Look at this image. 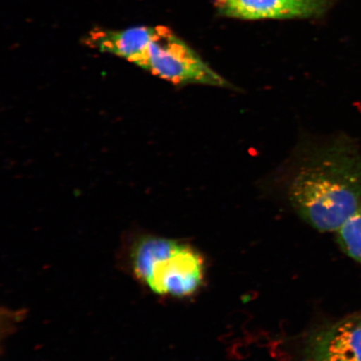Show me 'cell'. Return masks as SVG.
Instances as JSON below:
<instances>
[{
	"instance_id": "cell-1",
	"label": "cell",
	"mask_w": 361,
	"mask_h": 361,
	"mask_svg": "<svg viewBox=\"0 0 361 361\" xmlns=\"http://www.w3.org/2000/svg\"><path fill=\"white\" fill-rule=\"evenodd\" d=\"M287 193L307 223L319 232H336L361 204V157L344 141L309 147Z\"/></svg>"
},
{
	"instance_id": "cell-2",
	"label": "cell",
	"mask_w": 361,
	"mask_h": 361,
	"mask_svg": "<svg viewBox=\"0 0 361 361\" xmlns=\"http://www.w3.org/2000/svg\"><path fill=\"white\" fill-rule=\"evenodd\" d=\"M132 263L135 276L159 295H190L204 276L201 255L192 247L168 238L140 239L133 248Z\"/></svg>"
},
{
	"instance_id": "cell-3",
	"label": "cell",
	"mask_w": 361,
	"mask_h": 361,
	"mask_svg": "<svg viewBox=\"0 0 361 361\" xmlns=\"http://www.w3.org/2000/svg\"><path fill=\"white\" fill-rule=\"evenodd\" d=\"M133 63L176 85L200 84L233 89L169 27L156 26L150 42Z\"/></svg>"
},
{
	"instance_id": "cell-4",
	"label": "cell",
	"mask_w": 361,
	"mask_h": 361,
	"mask_svg": "<svg viewBox=\"0 0 361 361\" xmlns=\"http://www.w3.org/2000/svg\"><path fill=\"white\" fill-rule=\"evenodd\" d=\"M338 0H214L219 15L243 20L317 19Z\"/></svg>"
},
{
	"instance_id": "cell-5",
	"label": "cell",
	"mask_w": 361,
	"mask_h": 361,
	"mask_svg": "<svg viewBox=\"0 0 361 361\" xmlns=\"http://www.w3.org/2000/svg\"><path fill=\"white\" fill-rule=\"evenodd\" d=\"M304 361H361V315L316 331L307 342Z\"/></svg>"
},
{
	"instance_id": "cell-6",
	"label": "cell",
	"mask_w": 361,
	"mask_h": 361,
	"mask_svg": "<svg viewBox=\"0 0 361 361\" xmlns=\"http://www.w3.org/2000/svg\"><path fill=\"white\" fill-rule=\"evenodd\" d=\"M155 27L139 26L121 30L94 29L87 35L88 47L133 62L150 42Z\"/></svg>"
},
{
	"instance_id": "cell-7",
	"label": "cell",
	"mask_w": 361,
	"mask_h": 361,
	"mask_svg": "<svg viewBox=\"0 0 361 361\" xmlns=\"http://www.w3.org/2000/svg\"><path fill=\"white\" fill-rule=\"evenodd\" d=\"M336 233L343 252L361 264V204Z\"/></svg>"
}]
</instances>
